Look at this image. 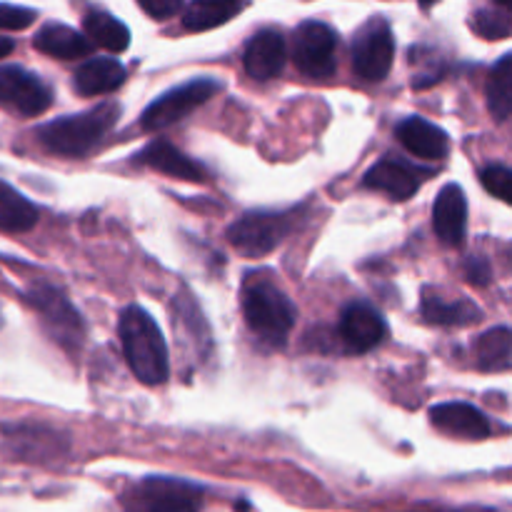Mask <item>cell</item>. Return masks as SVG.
<instances>
[{
  "instance_id": "2e32d148",
  "label": "cell",
  "mask_w": 512,
  "mask_h": 512,
  "mask_svg": "<svg viewBox=\"0 0 512 512\" xmlns=\"http://www.w3.org/2000/svg\"><path fill=\"white\" fill-rule=\"evenodd\" d=\"M400 143L415 155V158L423 160H443L450 153V138L443 128H438L430 120L413 115V118H405L403 123L395 128Z\"/></svg>"
},
{
  "instance_id": "52a82bcc",
  "label": "cell",
  "mask_w": 512,
  "mask_h": 512,
  "mask_svg": "<svg viewBox=\"0 0 512 512\" xmlns=\"http://www.w3.org/2000/svg\"><path fill=\"white\" fill-rule=\"evenodd\" d=\"M335 50H338V35L323 20H303L295 30V65L305 78H330L338 68Z\"/></svg>"
},
{
  "instance_id": "e0dca14e",
  "label": "cell",
  "mask_w": 512,
  "mask_h": 512,
  "mask_svg": "<svg viewBox=\"0 0 512 512\" xmlns=\"http://www.w3.org/2000/svg\"><path fill=\"white\" fill-rule=\"evenodd\" d=\"M133 163L158 170V173L170 175V178L188 180V183H203L205 180V170L200 168L195 160H190L188 155L180 153L178 148L165 143V140H155V143L145 145V148L135 155Z\"/></svg>"
},
{
  "instance_id": "4dcf8cb0",
  "label": "cell",
  "mask_w": 512,
  "mask_h": 512,
  "mask_svg": "<svg viewBox=\"0 0 512 512\" xmlns=\"http://www.w3.org/2000/svg\"><path fill=\"white\" fill-rule=\"evenodd\" d=\"M13 48H15L13 40H10V38H3V35H0V60H3L5 55L13 53Z\"/></svg>"
},
{
  "instance_id": "f1b7e54d",
  "label": "cell",
  "mask_w": 512,
  "mask_h": 512,
  "mask_svg": "<svg viewBox=\"0 0 512 512\" xmlns=\"http://www.w3.org/2000/svg\"><path fill=\"white\" fill-rule=\"evenodd\" d=\"M138 5L143 13H148L150 18L158 20H165L170 18V15L178 13V10H183V3H180V0H138Z\"/></svg>"
},
{
  "instance_id": "6da1fadb",
  "label": "cell",
  "mask_w": 512,
  "mask_h": 512,
  "mask_svg": "<svg viewBox=\"0 0 512 512\" xmlns=\"http://www.w3.org/2000/svg\"><path fill=\"white\" fill-rule=\"evenodd\" d=\"M120 343L130 370L143 385H163L170 375L168 345L148 310L130 305L120 313Z\"/></svg>"
},
{
  "instance_id": "3957f363",
  "label": "cell",
  "mask_w": 512,
  "mask_h": 512,
  "mask_svg": "<svg viewBox=\"0 0 512 512\" xmlns=\"http://www.w3.org/2000/svg\"><path fill=\"white\" fill-rule=\"evenodd\" d=\"M243 315L248 328L270 345H285L295 325V308L273 283H248L243 290Z\"/></svg>"
},
{
  "instance_id": "7a4b0ae2",
  "label": "cell",
  "mask_w": 512,
  "mask_h": 512,
  "mask_svg": "<svg viewBox=\"0 0 512 512\" xmlns=\"http://www.w3.org/2000/svg\"><path fill=\"white\" fill-rule=\"evenodd\" d=\"M118 118L120 105L103 103L85 113L65 115V118L40 125L38 143L48 153L63 155V158H83L98 148V143L113 130Z\"/></svg>"
},
{
  "instance_id": "9c48e42d",
  "label": "cell",
  "mask_w": 512,
  "mask_h": 512,
  "mask_svg": "<svg viewBox=\"0 0 512 512\" xmlns=\"http://www.w3.org/2000/svg\"><path fill=\"white\" fill-rule=\"evenodd\" d=\"M218 88L220 85L210 78L188 80V83L180 85V88L160 95L158 100H153V103L145 108L143 118H140L143 120V128L145 130H163V128H168V125L180 123L185 115L193 113V110L200 108L205 100L213 98V95L218 93Z\"/></svg>"
},
{
  "instance_id": "277c9868",
  "label": "cell",
  "mask_w": 512,
  "mask_h": 512,
  "mask_svg": "<svg viewBox=\"0 0 512 512\" xmlns=\"http://www.w3.org/2000/svg\"><path fill=\"white\" fill-rule=\"evenodd\" d=\"M125 512H200L203 488L180 478H143L123 495Z\"/></svg>"
},
{
  "instance_id": "d4e9b609",
  "label": "cell",
  "mask_w": 512,
  "mask_h": 512,
  "mask_svg": "<svg viewBox=\"0 0 512 512\" xmlns=\"http://www.w3.org/2000/svg\"><path fill=\"white\" fill-rule=\"evenodd\" d=\"M475 358L478 368L495 373L512 365V330L510 328H493L483 333L475 343Z\"/></svg>"
},
{
  "instance_id": "8fae6325",
  "label": "cell",
  "mask_w": 512,
  "mask_h": 512,
  "mask_svg": "<svg viewBox=\"0 0 512 512\" xmlns=\"http://www.w3.org/2000/svg\"><path fill=\"white\" fill-rule=\"evenodd\" d=\"M433 170H420L415 165L405 163L403 158H393V155H385L383 160L373 165V168L365 173L363 185L370 190H380V193L390 195L393 200H408L413 198L420 190L425 178H430Z\"/></svg>"
},
{
  "instance_id": "9a60e30c",
  "label": "cell",
  "mask_w": 512,
  "mask_h": 512,
  "mask_svg": "<svg viewBox=\"0 0 512 512\" xmlns=\"http://www.w3.org/2000/svg\"><path fill=\"white\" fill-rule=\"evenodd\" d=\"M430 423L445 435L465 440H483L490 435V423L475 405L443 403L430 410Z\"/></svg>"
},
{
  "instance_id": "4316f807",
  "label": "cell",
  "mask_w": 512,
  "mask_h": 512,
  "mask_svg": "<svg viewBox=\"0 0 512 512\" xmlns=\"http://www.w3.org/2000/svg\"><path fill=\"white\" fill-rule=\"evenodd\" d=\"M480 183L490 195L512 205V170L503 168V165H490L480 173Z\"/></svg>"
},
{
  "instance_id": "ac0fdd59",
  "label": "cell",
  "mask_w": 512,
  "mask_h": 512,
  "mask_svg": "<svg viewBox=\"0 0 512 512\" xmlns=\"http://www.w3.org/2000/svg\"><path fill=\"white\" fill-rule=\"evenodd\" d=\"M125 80V68L120 60L115 58H93L85 60L78 70H75V90L85 98L93 95H108L118 90Z\"/></svg>"
},
{
  "instance_id": "1f68e13d",
  "label": "cell",
  "mask_w": 512,
  "mask_h": 512,
  "mask_svg": "<svg viewBox=\"0 0 512 512\" xmlns=\"http://www.w3.org/2000/svg\"><path fill=\"white\" fill-rule=\"evenodd\" d=\"M498 8L505 10L508 15H512V3H505V0H503V3H498Z\"/></svg>"
},
{
  "instance_id": "d6a6232c",
  "label": "cell",
  "mask_w": 512,
  "mask_h": 512,
  "mask_svg": "<svg viewBox=\"0 0 512 512\" xmlns=\"http://www.w3.org/2000/svg\"><path fill=\"white\" fill-rule=\"evenodd\" d=\"M0 328H3V315H0Z\"/></svg>"
},
{
  "instance_id": "83f0119b",
  "label": "cell",
  "mask_w": 512,
  "mask_h": 512,
  "mask_svg": "<svg viewBox=\"0 0 512 512\" xmlns=\"http://www.w3.org/2000/svg\"><path fill=\"white\" fill-rule=\"evenodd\" d=\"M35 20V13L18 5L0 3V30H23Z\"/></svg>"
},
{
  "instance_id": "484cf974",
  "label": "cell",
  "mask_w": 512,
  "mask_h": 512,
  "mask_svg": "<svg viewBox=\"0 0 512 512\" xmlns=\"http://www.w3.org/2000/svg\"><path fill=\"white\" fill-rule=\"evenodd\" d=\"M475 33L485 40H500V38H508L512 33V18L505 10L500 8H483L473 15L470 20Z\"/></svg>"
},
{
  "instance_id": "7c38bea8",
  "label": "cell",
  "mask_w": 512,
  "mask_h": 512,
  "mask_svg": "<svg viewBox=\"0 0 512 512\" xmlns=\"http://www.w3.org/2000/svg\"><path fill=\"white\" fill-rule=\"evenodd\" d=\"M338 333L350 353H368L385 338V320L373 305L350 303L340 315Z\"/></svg>"
},
{
  "instance_id": "4fadbf2b",
  "label": "cell",
  "mask_w": 512,
  "mask_h": 512,
  "mask_svg": "<svg viewBox=\"0 0 512 512\" xmlns=\"http://www.w3.org/2000/svg\"><path fill=\"white\" fill-rule=\"evenodd\" d=\"M288 63V45L278 30H260L248 40L243 53L245 73L253 80H273Z\"/></svg>"
},
{
  "instance_id": "5bb4252c",
  "label": "cell",
  "mask_w": 512,
  "mask_h": 512,
  "mask_svg": "<svg viewBox=\"0 0 512 512\" xmlns=\"http://www.w3.org/2000/svg\"><path fill=\"white\" fill-rule=\"evenodd\" d=\"M433 228L445 245H463L468 230V200L460 185L450 183L438 193L433 205Z\"/></svg>"
},
{
  "instance_id": "5b68a950",
  "label": "cell",
  "mask_w": 512,
  "mask_h": 512,
  "mask_svg": "<svg viewBox=\"0 0 512 512\" xmlns=\"http://www.w3.org/2000/svg\"><path fill=\"white\" fill-rule=\"evenodd\" d=\"M295 220V213H245L228 228V243L245 258H263L288 238Z\"/></svg>"
},
{
  "instance_id": "f546056e",
  "label": "cell",
  "mask_w": 512,
  "mask_h": 512,
  "mask_svg": "<svg viewBox=\"0 0 512 512\" xmlns=\"http://www.w3.org/2000/svg\"><path fill=\"white\" fill-rule=\"evenodd\" d=\"M465 278H468L473 285H488L490 278H493L488 260H483V258L465 260Z\"/></svg>"
},
{
  "instance_id": "44dd1931",
  "label": "cell",
  "mask_w": 512,
  "mask_h": 512,
  "mask_svg": "<svg viewBox=\"0 0 512 512\" xmlns=\"http://www.w3.org/2000/svg\"><path fill=\"white\" fill-rule=\"evenodd\" d=\"M38 223V208L25 195L0 180V230L28 233Z\"/></svg>"
},
{
  "instance_id": "8992f818",
  "label": "cell",
  "mask_w": 512,
  "mask_h": 512,
  "mask_svg": "<svg viewBox=\"0 0 512 512\" xmlns=\"http://www.w3.org/2000/svg\"><path fill=\"white\" fill-rule=\"evenodd\" d=\"M25 300L30 303V308L43 318L45 330L50 333V338L58 345H63L65 350H78L85 340V325L80 318L78 310L73 308L65 293H60L53 285H33V288L25 293Z\"/></svg>"
},
{
  "instance_id": "cb8c5ba5",
  "label": "cell",
  "mask_w": 512,
  "mask_h": 512,
  "mask_svg": "<svg viewBox=\"0 0 512 512\" xmlns=\"http://www.w3.org/2000/svg\"><path fill=\"white\" fill-rule=\"evenodd\" d=\"M488 110L495 120H508L512 115V53L503 55L493 65L485 85Z\"/></svg>"
},
{
  "instance_id": "ba28073f",
  "label": "cell",
  "mask_w": 512,
  "mask_h": 512,
  "mask_svg": "<svg viewBox=\"0 0 512 512\" xmlns=\"http://www.w3.org/2000/svg\"><path fill=\"white\" fill-rule=\"evenodd\" d=\"M395 60V38L383 18H370L353 43V70L368 83H380Z\"/></svg>"
},
{
  "instance_id": "d6986e66",
  "label": "cell",
  "mask_w": 512,
  "mask_h": 512,
  "mask_svg": "<svg viewBox=\"0 0 512 512\" xmlns=\"http://www.w3.org/2000/svg\"><path fill=\"white\" fill-rule=\"evenodd\" d=\"M33 45L40 53L60 60L85 58V55H90V50H93V43H90L85 35H80L78 30L60 23L43 25V28L38 30V35L33 38Z\"/></svg>"
},
{
  "instance_id": "603a6c76",
  "label": "cell",
  "mask_w": 512,
  "mask_h": 512,
  "mask_svg": "<svg viewBox=\"0 0 512 512\" xmlns=\"http://www.w3.org/2000/svg\"><path fill=\"white\" fill-rule=\"evenodd\" d=\"M245 5L230 3V0H195V3L183 8V25L185 30L203 33V30L218 28L228 23L233 15H238Z\"/></svg>"
},
{
  "instance_id": "30bf717a",
  "label": "cell",
  "mask_w": 512,
  "mask_h": 512,
  "mask_svg": "<svg viewBox=\"0 0 512 512\" xmlns=\"http://www.w3.org/2000/svg\"><path fill=\"white\" fill-rule=\"evenodd\" d=\"M0 105L23 118H38L53 105V90L18 65L0 68Z\"/></svg>"
},
{
  "instance_id": "ffe728a7",
  "label": "cell",
  "mask_w": 512,
  "mask_h": 512,
  "mask_svg": "<svg viewBox=\"0 0 512 512\" xmlns=\"http://www.w3.org/2000/svg\"><path fill=\"white\" fill-rule=\"evenodd\" d=\"M420 313L428 323L443 325V328H465V325H473L483 318L480 308L470 300H448L438 298V295H425L423 305H420Z\"/></svg>"
},
{
  "instance_id": "7402d4cb",
  "label": "cell",
  "mask_w": 512,
  "mask_h": 512,
  "mask_svg": "<svg viewBox=\"0 0 512 512\" xmlns=\"http://www.w3.org/2000/svg\"><path fill=\"white\" fill-rule=\"evenodd\" d=\"M83 25L90 43L100 45V48L110 50V53H123V50H128L130 30L125 28L123 20L113 18L105 10H93V13L85 15Z\"/></svg>"
}]
</instances>
